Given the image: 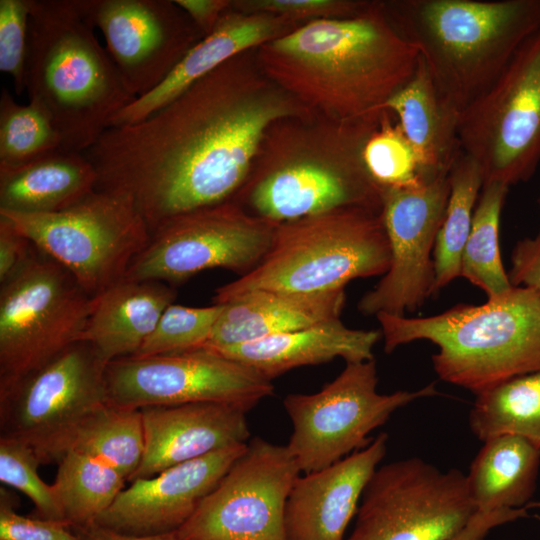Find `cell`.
I'll return each mask as SVG.
<instances>
[{
  "instance_id": "6da1fadb",
  "label": "cell",
  "mask_w": 540,
  "mask_h": 540,
  "mask_svg": "<svg viewBox=\"0 0 540 540\" xmlns=\"http://www.w3.org/2000/svg\"><path fill=\"white\" fill-rule=\"evenodd\" d=\"M313 115L263 73L253 50L147 118L108 128L84 154L97 171V189L127 196L151 233L173 216L231 201L267 130Z\"/></svg>"
},
{
  "instance_id": "7a4b0ae2",
  "label": "cell",
  "mask_w": 540,
  "mask_h": 540,
  "mask_svg": "<svg viewBox=\"0 0 540 540\" xmlns=\"http://www.w3.org/2000/svg\"><path fill=\"white\" fill-rule=\"evenodd\" d=\"M263 73L316 115L352 121L384 110L414 75L419 54L381 1L348 18L301 24L255 50Z\"/></svg>"
},
{
  "instance_id": "3957f363",
  "label": "cell",
  "mask_w": 540,
  "mask_h": 540,
  "mask_svg": "<svg viewBox=\"0 0 540 540\" xmlns=\"http://www.w3.org/2000/svg\"><path fill=\"white\" fill-rule=\"evenodd\" d=\"M383 112L352 121L313 115L275 122L231 201L274 224L344 208L382 212L383 188L363 149Z\"/></svg>"
},
{
  "instance_id": "277c9868",
  "label": "cell",
  "mask_w": 540,
  "mask_h": 540,
  "mask_svg": "<svg viewBox=\"0 0 540 540\" xmlns=\"http://www.w3.org/2000/svg\"><path fill=\"white\" fill-rule=\"evenodd\" d=\"M25 92L51 119L61 149L80 153L136 100L87 20L83 0H31Z\"/></svg>"
},
{
  "instance_id": "5b68a950",
  "label": "cell",
  "mask_w": 540,
  "mask_h": 540,
  "mask_svg": "<svg viewBox=\"0 0 540 540\" xmlns=\"http://www.w3.org/2000/svg\"><path fill=\"white\" fill-rule=\"evenodd\" d=\"M381 3L392 27L418 51L441 97L460 114L540 29V0Z\"/></svg>"
},
{
  "instance_id": "8992f818",
  "label": "cell",
  "mask_w": 540,
  "mask_h": 540,
  "mask_svg": "<svg viewBox=\"0 0 540 540\" xmlns=\"http://www.w3.org/2000/svg\"><path fill=\"white\" fill-rule=\"evenodd\" d=\"M376 317L386 353L431 341L439 348L432 356L438 376L475 394L540 370V296L527 287L512 286L482 305L459 304L429 317Z\"/></svg>"
},
{
  "instance_id": "52a82bcc",
  "label": "cell",
  "mask_w": 540,
  "mask_h": 540,
  "mask_svg": "<svg viewBox=\"0 0 540 540\" xmlns=\"http://www.w3.org/2000/svg\"><path fill=\"white\" fill-rule=\"evenodd\" d=\"M381 213L344 208L277 224L260 263L218 287L214 303L255 290L328 292L356 278L384 275L391 251Z\"/></svg>"
},
{
  "instance_id": "ba28073f",
  "label": "cell",
  "mask_w": 540,
  "mask_h": 540,
  "mask_svg": "<svg viewBox=\"0 0 540 540\" xmlns=\"http://www.w3.org/2000/svg\"><path fill=\"white\" fill-rule=\"evenodd\" d=\"M0 216L65 268L91 297L125 278L151 234L127 196L99 189L61 211L0 210Z\"/></svg>"
},
{
  "instance_id": "9c48e42d",
  "label": "cell",
  "mask_w": 540,
  "mask_h": 540,
  "mask_svg": "<svg viewBox=\"0 0 540 540\" xmlns=\"http://www.w3.org/2000/svg\"><path fill=\"white\" fill-rule=\"evenodd\" d=\"M93 303L76 279L38 249L0 284V391L78 341Z\"/></svg>"
},
{
  "instance_id": "30bf717a",
  "label": "cell",
  "mask_w": 540,
  "mask_h": 540,
  "mask_svg": "<svg viewBox=\"0 0 540 540\" xmlns=\"http://www.w3.org/2000/svg\"><path fill=\"white\" fill-rule=\"evenodd\" d=\"M461 151L484 184L528 181L540 163V29L517 50L495 83L459 118Z\"/></svg>"
},
{
  "instance_id": "8fae6325",
  "label": "cell",
  "mask_w": 540,
  "mask_h": 540,
  "mask_svg": "<svg viewBox=\"0 0 540 540\" xmlns=\"http://www.w3.org/2000/svg\"><path fill=\"white\" fill-rule=\"evenodd\" d=\"M375 360L346 363L318 392L292 393L283 399L292 433L287 444L304 474L330 466L367 446L368 435L399 408L437 395L435 384L391 394L377 391Z\"/></svg>"
},
{
  "instance_id": "7c38bea8",
  "label": "cell",
  "mask_w": 540,
  "mask_h": 540,
  "mask_svg": "<svg viewBox=\"0 0 540 540\" xmlns=\"http://www.w3.org/2000/svg\"><path fill=\"white\" fill-rule=\"evenodd\" d=\"M476 513L466 474L411 457L375 470L345 540H450Z\"/></svg>"
},
{
  "instance_id": "4fadbf2b",
  "label": "cell",
  "mask_w": 540,
  "mask_h": 540,
  "mask_svg": "<svg viewBox=\"0 0 540 540\" xmlns=\"http://www.w3.org/2000/svg\"><path fill=\"white\" fill-rule=\"evenodd\" d=\"M276 226L234 201L178 214L151 231L125 279L174 287L208 269L223 268L242 276L266 255Z\"/></svg>"
},
{
  "instance_id": "5bb4252c",
  "label": "cell",
  "mask_w": 540,
  "mask_h": 540,
  "mask_svg": "<svg viewBox=\"0 0 540 540\" xmlns=\"http://www.w3.org/2000/svg\"><path fill=\"white\" fill-rule=\"evenodd\" d=\"M106 401L130 409L215 402L246 412L274 392L270 380L208 348L130 356L105 368Z\"/></svg>"
},
{
  "instance_id": "9a60e30c",
  "label": "cell",
  "mask_w": 540,
  "mask_h": 540,
  "mask_svg": "<svg viewBox=\"0 0 540 540\" xmlns=\"http://www.w3.org/2000/svg\"><path fill=\"white\" fill-rule=\"evenodd\" d=\"M300 473L287 445L250 439L177 530L179 540H287L285 505Z\"/></svg>"
},
{
  "instance_id": "2e32d148",
  "label": "cell",
  "mask_w": 540,
  "mask_h": 540,
  "mask_svg": "<svg viewBox=\"0 0 540 540\" xmlns=\"http://www.w3.org/2000/svg\"><path fill=\"white\" fill-rule=\"evenodd\" d=\"M105 368L86 342L71 344L42 367L0 391V436L31 446L48 463L59 442L107 403Z\"/></svg>"
},
{
  "instance_id": "e0dca14e",
  "label": "cell",
  "mask_w": 540,
  "mask_h": 540,
  "mask_svg": "<svg viewBox=\"0 0 540 540\" xmlns=\"http://www.w3.org/2000/svg\"><path fill=\"white\" fill-rule=\"evenodd\" d=\"M448 173L410 187L383 188L382 218L391 261L377 285L365 293L358 310L365 315L404 316L435 292V246L449 198Z\"/></svg>"
},
{
  "instance_id": "ac0fdd59",
  "label": "cell",
  "mask_w": 540,
  "mask_h": 540,
  "mask_svg": "<svg viewBox=\"0 0 540 540\" xmlns=\"http://www.w3.org/2000/svg\"><path fill=\"white\" fill-rule=\"evenodd\" d=\"M135 98L159 86L203 35L173 0H83Z\"/></svg>"
},
{
  "instance_id": "d6986e66",
  "label": "cell",
  "mask_w": 540,
  "mask_h": 540,
  "mask_svg": "<svg viewBox=\"0 0 540 540\" xmlns=\"http://www.w3.org/2000/svg\"><path fill=\"white\" fill-rule=\"evenodd\" d=\"M246 448L247 443L228 446L134 480L95 522L129 535L177 531Z\"/></svg>"
},
{
  "instance_id": "ffe728a7",
  "label": "cell",
  "mask_w": 540,
  "mask_h": 540,
  "mask_svg": "<svg viewBox=\"0 0 540 540\" xmlns=\"http://www.w3.org/2000/svg\"><path fill=\"white\" fill-rule=\"evenodd\" d=\"M379 433L364 448L295 481L286 501L287 540H345L363 491L387 451Z\"/></svg>"
},
{
  "instance_id": "44dd1931",
  "label": "cell",
  "mask_w": 540,
  "mask_h": 540,
  "mask_svg": "<svg viewBox=\"0 0 540 540\" xmlns=\"http://www.w3.org/2000/svg\"><path fill=\"white\" fill-rule=\"evenodd\" d=\"M140 411L145 450L131 482L228 446L248 443L251 436L247 412L225 403L151 406Z\"/></svg>"
},
{
  "instance_id": "7402d4cb",
  "label": "cell",
  "mask_w": 540,
  "mask_h": 540,
  "mask_svg": "<svg viewBox=\"0 0 540 540\" xmlns=\"http://www.w3.org/2000/svg\"><path fill=\"white\" fill-rule=\"evenodd\" d=\"M298 26L280 16L245 13L231 5L214 30L187 52L168 77L122 109L111 120L110 127L132 125L147 118L223 63L256 50Z\"/></svg>"
},
{
  "instance_id": "603a6c76",
  "label": "cell",
  "mask_w": 540,
  "mask_h": 540,
  "mask_svg": "<svg viewBox=\"0 0 540 540\" xmlns=\"http://www.w3.org/2000/svg\"><path fill=\"white\" fill-rule=\"evenodd\" d=\"M380 337L378 330L351 329L337 318L247 343L204 348L246 365L271 381L294 368L337 357L346 363L372 360Z\"/></svg>"
},
{
  "instance_id": "cb8c5ba5",
  "label": "cell",
  "mask_w": 540,
  "mask_h": 540,
  "mask_svg": "<svg viewBox=\"0 0 540 540\" xmlns=\"http://www.w3.org/2000/svg\"><path fill=\"white\" fill-rule=\"evenodd\" d=\"M344 304V289L313 294L251 291L222 304L203 347L238 345L337 319Z\"/></svg>"
},
{
  "instance_id": "d4e9b609",
  "label": "cell",
  "mask_w": 540,
  "mask_h": 540,
  "mask_svg": "<svg viewBox=\"0 0 540 540\" xmlns=\"http://www.w3.org/2000/svg\"><path fill=\"white\" fill-rule=\"evenodd\" d=\"M176 295L175 287L163 282L124 278L93 297L78 341L88 343L106 365L133 356Z\"/></svg>"
},
{
  "instance_id": "484cf974",
  "label": "cell",
  "mask_w": 540,
  "mask_h": 540,
  "mask_svg": "<svg viewBox=\"0 0 540 540\" xmlns=\"http://www.w3.org/2000/svg\"><path fill=\"white\" fill-rule=\"evenodd\" d=\"M98 175L84 153L58 149L17 165H0V210L51 213L97 189Z\"/></svg>"
},
{
  "instance_id": "4316f807",
  "label": "cell",
  "mask_w": 540,
  "mask_h": 540,
  "mask_svg": "<svg viewBox=\"0 0 540 540\" xmlns=\"http://www.w3.org/2000/svg\"><path fill=\"white\" fill-rule=\"evenodd\" d=\"M384 110L398 117L418 158L423 180L449 172L461 152L460 113L441 97L420 56L414 75L386 102Z\"/></svg>"
},
{
  "instance_id": "83f0119b",
  "label": "cell",
  "mask_w": 540,
  "mask_h": 540,
  "mask_svg": "<svg viewBox=\"0 0 540 540\" xmlns=\"http://www.w3.org/2000/svg\"><path fill=\"white\" fill-rule=\"evenodd\" d=\"M540 465V448L515 435L484 441L466 474L477 512L522 508L530 504Z\"/></svg>"
},
{
  "instance_id": "f1b7e54d",
  "label": "cell",
  "mask_w": 540,
  "mask_h": 540,
  "mask_svg": "<svg viewBox=\"0 0 540 540\" xmlns=\"http://www.w3.org/2000/svg\"><path fill=\"white\" fill-rule=\"evenodd\" d=\"M145 450L140 409L105 403L83 418L54 448L48 463L68 451L97 458L119 471L127 481L138 469Z\"/></svg>"
},
{
  "instance_id": "f546056e",
  "label": "cell",
  "mask_w": 540,
  "mask_h": 540,
  "mask_svg": "<svg viewBox=\"0 0 540 540\" xmlns=\"http://www.w3.org/2000/svg\"><path fill=\"white\" fill-rule=\"evenodd\" d=\"M469 425L483 442L499 435H515L540 448V370L477 393Z\"/></svg>"
},
{
  "instance_id": "4dcf8cb0",
  "label": "cell",
  "mask_w": 540,
  "mask_h": 540,
  "mask_svg": "<svg viewBox=\"0 0 540 540\" xmlns=\"http://www.w3.org/2000/svg\"><path fill=\"white\" fill-rule=\"evenodd\" d=\"M56 463L52 487L72 527L95 522L125 489L126 478L97 458L68 451Z\"/></svg>"
},
{
  "instance_id": "1f68e13d",
  "label": "cell",
  "mask_w": 540,
  "mask_h": 540,
  "mask_svg": "<svg viewBox=\"0 0 540 540\" xmlns=\"http://www.w3.org/2000/svg\"><path fill=\"white\" fill-rule=\"evenodd\" d=\"M448 178V203L434 246L435 292L460 276L462 251L484 183L477 163L462 151L450 167Z\"/></svg>"
},
{
  "instance_id": "d6a6232c",
  "label": "cell",
  "mask_w": 540,
  "mask_h": 540,
  "mask_svg": "<svg viewBox=\"0 0 540 540\" xmlns=\"http://www.w3.org/2000/svg\"><path fill=\"white\" fill-rule=\"evenodd\" d=\"M509 187L503 183L484 184L473 214L471 230L461 255L460 276L495 299L512 285L499 250V222Z\"/></svg>"
},
{
  "instance_id": "836d02e7",
  "label": "cell",
  "mask_w": 540,
  "mask_h": 540,
  "mask_svg": "<svg viewBox=\"0 0 540 540\" xmlns=\"http://www.w3.org/2000/svg\"><path fill=\"white\" fill-rule=\"evenodd\" d=\"M61 148L49 116L35 103L19 104L5 86L0 95V165H17Z\"/></svg>"
},
{
  "instance_id": "e575fe53",
  "label": "cell",
  "mask_w": 540,
  "mask_h": 540,
  "mask_svg": "<svg viewBox=\"0 0 540 540\" xmlns=\"http://www.w3.org/2000/svg\"><path fill=\"white\" fill-rule=\"evenodd\" d=\"M363 159L382 188L410 187L423 181L416 153L388 110H384L379 126L368 138Z\"/></svg>"
},
{
  "instance_id": "d590c367",
  "label": "cell",
  "mask_w": 540,
  "mask_h": 540,
  "mask_svg": "<svg viewBox=\"0 0 540 540\" xmlns=\"http://www.w3.org/2000/svg\"><path fill=\"white\" fill-rule=\"evenodd\" d=\"M222 309V304L215 303L206 307L172 303L133 356L180 353L202 348L208 342Z\"/></svg>"
},
{
  "instance_id": "8d00e7d4",
  "label": "cell",
  "mask_w": 540,
  "mask_h": 540,
  "mask_svg": "<svg viewBox=\"0 0 540 540\" xmlns=\"http://www.w3.org/2000/svg\"><path fill=\"white\" fill-rule=\"evenodd\" d=\"M40 460L28 444L0 436V481L24 493L35 506L33 517L66 521L52 485L38 473ZM67 522V521H66Z\"/></svg>"
},
{
  "instance_id": "74e56055",
  "label": "cell",
  "mask_w": 540,
  "mask_h": 540,
  "mask_svg": "<svg viewBox=\"0 0 540 540\" xmlns=\"http://www.w3.org/2000/svg\"><path fill=\"white\" fill-rule=\"evenodd\" d=\"M30 10L31 0H0V70L18 96L25 92Z\"/></svg>"
},
{
  "instance_id": "f35d334b",
  "label": "cell",
  "mask_w": 540,
  "mask_h": 540,
  "mask_svg": "<svg viewBox=\"0 0 540 540\" xmlns=\"http://www.w3.org/2000/svg\"><path fill=\"white\" fill-rule=\"evenodd\" d=\"M371 1L360 0H237L232 8L245 13H267L298 25L318 20L348 18L366 11Z\"/></svg>"
},
{
  "instance_id": "ab89813d",
  "label": "cell",
  "mask_w": 540,
  "mask_h": 540,
  "mask_svg": "<svg viewBox=\"0 0 540 540\" xmlns=\"http://www.w3.org/2000/svg\"><path fill=\"white\" fill-rule=\"evenodd\" d=\"M0 540H83L66 521L23 516L15 511L14 496L0 488Z\"/></svg>"
},
{
  "instance_id": "60d3db41",
  "label": "cell",
  "mask_w": 540,
  "mask_h": 540,
  "mask_svg": "<svg viewBox=\"0 0 540 540\" xmlns=\"http://www.w3.org/2000/svg\"><path fill=\"white\" fill-rule=\"evenodd\" d=\"M36 250L24 234L0 216V284L16 274Z\"/></svg>"
},
{
  "instance_id": "b9f144b4",
  "label": "cell",
  "mask_w": 540,
  "mask_h": 540,
  "mask_svg": "<svg viewBox=\"0 0 540 540\" xmlns=\"http://www.w3.org/2000/svg\"><path fill=\"white\" fill-rule=\"evenodd\" d=\"M507 274L512 286L530 288L540 296V230L516 244Z\"/></svg>"
},
{
  "instance_id": "7bdbcfd3",
  "label": "cell",
  "mask_w": 540,
  "mask_h": 540,
  "mask_svg": "<svg viewBox=\"0 0 540 540\" xmlns=\"http://www.w3.org/2000/svg\"><path fill=\"white\" fill-rule=\"evenodd\" d=\"M538 504L530 503L516 509L477 512L467 526L450 540H484L494 528L530 516L529 509Z\"/></svg>"
},
{
  "instance_id": "ee69618b",
  "label": "cell",
  "mask_w": 540,
  "mask_h": 540,
  "mask_svg": "<svg viewBox=\"0 0 540 540\" xmlns=\"http://www.w3.org/2000/svg\"><path fill=\"white\" fill-rule=\"evenodd\" d=\"M204 36L210 34L223 14L231 8V0H174Z\"/></svg>"
},
{
  "instance_id": "f6af8a7d",
  "label": "cell",
  "mask_w": 540,
  "mask_h": 540,
  "mask_svg": "<svg viewBox=\"0 0 540 540\" xmlns=\"http://www.w3.org/2000/svg\"><path fill=\"white\" fill-rule=\"evenodd\" d=\"M72 529L83 540H179L177 531L156 535H129L103 527L96 522L84 526H75Z\"/></svg>"
}]
</instances>
